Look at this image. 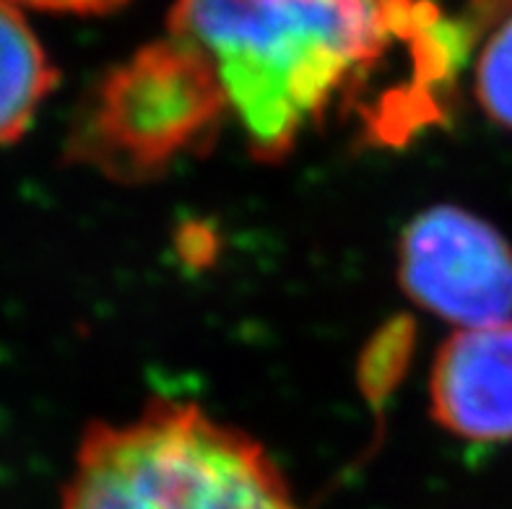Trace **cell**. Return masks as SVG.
<instances>
[{"label": "cell", "instance_id": "1", "mask_svg": "<svg viewBox=\"0 0 512 509\" xmlns=\"http://www.w3.org/2000/svg\"><path fill=\"white\" fill-rule=\"evenodd\" d=\"M169 34L211 60L266 162L398 52L453 71L466 39L432 0H177Z\"/></svg>", "mask_w": 512, "mask_h": 509}, {"label": "cell", "instance_id": "2", "mask_svg": "<svg viewBox=\"0 0 512 509\" xmlns=\"http://www.w3.org/2000/svg\"><path fill=\"white\" fill-rule=\"evenodd\" d=\"M60 509H299L250 434L195 403L151 400L136 419L94 424Z\"/></svg>", "mask_w": 512, "mask_h": 509}, {"label": "cell", "instance_id": "3", "mask_svg": "<svg viewBox=\"0 0 512 509\" xmlns=\"http://www.w3.org/2000/svg\"><path fill=\"white\" fill-rule=\"evenodd\" d=\"M227 112L211 60L169 34L99 81L73 125L71 154L112 180H154L182 156L206 149Z\"/></svg>", "mask_w": 512, "mask_h": 509}, {"label": "cell", "instance_id": "4", "mask_svg": "<svg viewBox=\"0 0 512 509\" xmlns=\"http://www.w3.org/2000/svg\"><path fill=\"white\" fill-rule=\"evenodd\" d=\"M398 273L416 304L458 330L512 323V247L476 213H419L403 232Z\"/></svg>", "mask_w": 512, "mask_h": 509}, {"label": "cell", "instance_id": "5", "mask_svg": "<svg viewBox=\"0 0 512 509\" xmlns=\"http://www.w3.org/2000/svg\"><path fill=\"white\" fill-rule=\"evenodd\" d=\"M429 400L450 434L474 442L512 439V323L458 330L442 343Z\"/></svg>", "mask_w": 512, "mask_h": 509}, {"label": "cell", "instance_id": "6", "mask_svg": "<svg viewBox=\"0 0 512 509\" xmlns=\"http://www.w3.org/2000/svg\"><path fill=\"white\" fill-rule=\"evenodd\" d=\"M55 84L58 73L21 6L0 0V146L24 136Z\"/></svg>", "mask_w": 512, "mask_h": 509}, {"label": "cell", "instance_id": "7", "mask_svg": "<svg viewBox=\"0 0 512 509\" xmlns=\"http://www.w3.org/2000/svg\"><path fill=\"white\" fill-rule=\"evenodd\" d=\"M476 99L494 123L512 130V13L492 26L476 60Z\"/></svg>", "mask_w": 512, "mask_h": 509}, {"label": "cell", "instance_id": "8", "mask_svg": "<svg viewBox=\"0 0 512 509\" xmlns=\"http://www.w3.org/2000/svg\"><path fill=\"white\" fill-rule=\"evenodd\" d=\"M21 8H37V11H58V13H78V16H91V13H110L120 8L125 0H13Z\"/></svg>", "mask_w": 512, "mask_h": 509}]
</instances>
